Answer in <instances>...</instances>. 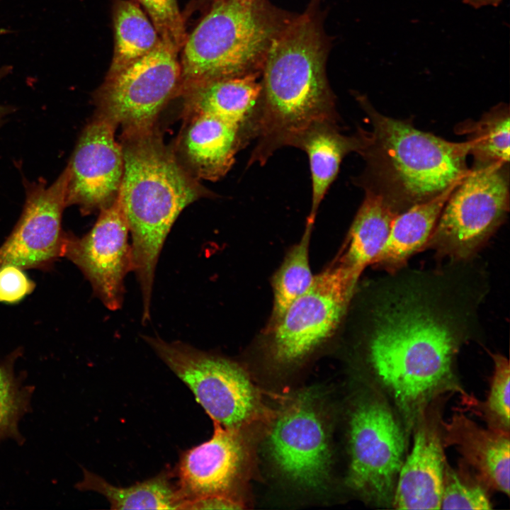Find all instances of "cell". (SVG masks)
<instances>
[{
  "mask_svg": "<svg viewBox=\"0 0 510 510\" xmlns=\"http://www.w3.org/2000/svg\"><path fill=\"white\" fill-rule=\"evenodd\" d=\"M144 8L161 40L179 52L186 40L177 0H137Z\"/></svg>",
  "mask_w": 510,
  "mask_h": 510,
  "instance_id": "obj_30",
  "label": "cell"
},
{
  "mask_svg": "<svg viewBox=\"0 0 510 510\" xmlns=\"http://www.w3.org/2000/svg\"><path fill=\"white\" fill-rule=\"evenodd\" d=\"M389 300L373 314L366 357L409 431L436 397L457 387L453 366L461 334L454 316L419 293Z\"/></svg>",
  "mask_w": 510,
  "mask_h": 510,
  "instance_id": "obj_1",
  "label": "cell"
},
{
  "mask_svg": "<svg viewBox=\"0 0 510 510\" xmlns=\"http://www.w3.org/2000/svg\"><path fill=\"white\" fill-rule=\"evenodd\" d=\"M372 131L364 132L358 153L366 168L355 182L382 194L399 212L439 195L468 172L470 143L452 142L416 129L408 122L378 112L368 98L356 94Z\"/></svg>",
  "mask_w": 510,
  "mask_h": 510,
  "instance_id": "obj_4",
  "label": "cell"
},
{
  "mask_svg": "<svg viewBox=\"0 0 510 510\" xmlns=\"http://www.w3.org/2000/svg\"><path fill=\"white\" fill-rule=\"evenodd\" d=\"M174 148L177 159L196 179L215 181L232 168L237 153L252 139L237 125L219 117L184 114Z\"/></svg>",
  "mask_w": 510,
  "mask_h": 510,
  "instance_id": "obj_17",
  "label": "cell"
},
{
  "mask_svg": "<svg viewBox=\"0 0 510 510\" xmlns=\"http://www.w3.org/2000/svg\"><path fill=\"white\" fill-rule=\"evenodd\" d=\"M18 351L0 364V441L13 438L23 442L18 425L30 409L33 387L24 383L14 371Z\"/></svg>",
  "mask_w": 510,
  "mask_h": 510,
  "instance_id": "obj_27",
  "label": "cell"
},
{
  "mask_svg": "<svg viewBox=\"0 0 510 510\" xmlns=\"http://www.w3.org/2000/svg\"><path fill=\"white\" fill-rule=\"evenodd\" d=\"M323 415L307 394L292 398L280 411L268 439L270 457L290 482L317 489L327 482L330 437Z\"/></svg>",
  "mask_w": 510,
  "mask_h": 510,
  "instance_id": "obj_11",
  "label": "cell"
},
{
  "mask_svg": "<svg viewBox=\"0 0 510 510\" xmlns=\"http://www.w3.org/2000/svg\"><path fill=\"white\" fill-rule=\"evenodd\" d=\"M219 1V0H199L198 6L202 8L206 11L208 8L214 2Z\"/></svg>",
  "mask_w": 510,
  "mask_h": 510,
  "instance_id": "obj_35",
  "label": "cell"
},
{
  "mask_svg": "<svg viewBox=\"0 0 510 510\" xmlns=\"http://www.w3.org/2000/svg\"><path fill=\"white\" fill-rule=\"evenodd\" d=\"M181 84L178 52L161 40L142 58L106 76L93 96L96 113L120 126L122 133L151 128L170 100L179 96Z\"/></svg>",
  "mask_w": 510,
  "mask_h": 510,
  "instance_id": "obj_9",
  "label": "cell"
},
{
  "mask_svg": "<svg viewBox=\"0 0 510 510\" xmlns=\"http://www.w3.org/2000/svg\"><path fill=\"white\" fill-rule=\"evenodd\" d=\"M458 183L397 214L385 245L370 266L395 272L414 254L424 249L444 205Z\"/></svg>",
  "mask_w": 510,
  "mask_h": 510,
  "instance_id": "obj_22",
  "label": "cell"
},
{
  "mask_svg": "<svg viewBox=\"0 0 510 510\" xmlns=\"http://www.w3.org/2000/svg\"><path fill=\"white\" fill-rule=\"evenodd\" d=\"M119 191L132 242V272L140 285L143 322L150 319L154 274L165 239L182 210L211 193L181 164L159 131L122 133Z\"/></svg>",
  "mask_w": 510,
  "mask_h": 510,
  "instance_id": "obj_3",
  "label": "cell"
},
{
  "mask_svg": "<svg viewBox=\"0 0 510 510\" xmlns=\"http://www.w3.org/2000/svg\"><path fill=\"white\" fill-rule=\"evenodd\" d=\"M242 508V504L232 497L214 496L193 502L188 509H239Z\"/></svg>",
  "mask_w": 510,
  "mask_h": 510,
  "instance_id": "obj_32",
  "label": "cell"
},
{
  "mask_svg": "<svg viewBox=\"0 0 510 510\" xmlns=\"http://www.w3.org/2000/svg\"><path fill=\"white\" fill-rule=\"evenodd\" d=\"M313 227L306 222L301 239L290 249L273 277V304L268 324L276 321L312 284L314 276L309 263V246Z\"/></svg>",
  "mask_w": 510,
  "mask_h": 510,
  "instance_id": "obj_25",
  "label": "cell"
},
{
  "mask_svg": "<svg viewBox=\"0 0 510 510\" xmlns=\"http://www.w3.org/2000/svg\"><path fill=\"white\" fill-rule=\"evenodd\" d=\"M362 205L336 261L360 277L386 242L392 221L400 213L380 193L366 189Z\"/></svg>",
  "mask_w": 510,
  "mask_h": 510,
  "instance_id": "obj_21",
  "label": "cell"
},
{
  "mask_svg": "<svg viewBox=\"0 0 510 510\" xmlns=\"http://www.w3.org/2000/svg\"><path fill=\"white\" fill-rule=\"evenodd\" d=\"M484 487L462 464L455 470L446 461L443 473L441 509H491L492 503Z\"/></svg>",
  "mask_w": 510,
  "mask_h": 510,
  "instance_id": "obj_28",
  "label": "cell"
},
{
  "mask_svg": "<svg viewBox=\"0 0 510 510\" xmlns=\"http://www.w3.org/2000/svg\"><path fill=\"white\" fill-rule=\"evenodd\" d=\"M205 11L181 49L180 92L200 82L261 74L273 38L294 15L269 0H219Z\"/></svg>",
  "mask_w": 510,
  "mask_h": 510,
  "instance_id": "obj_5",
  "label": "cell"
},
{
  "mask_svg": "<svg viewBox=\"0 0 510 510\" xmlns=\"http://www.w3.org/2000/svg\"><path fill=\"white\" fill-rule=\"evenodd\" d=\"M359 276L334 261L283 314L268 324L266 351L279 366H295L326 341L341 323Z\"/></svg>",
  "mask_w": 510,
  "mask_h": 510,
  "instance_id": "obj_6",
  "label": "cell"
},
{
  "mask_svg": "<svg viewBox=\"0 0 510 510\" xmlns=\"http://www.w3.org/2000/svg\"><path fill=\"white\" fill-rule=\"evenodd\" d=\"M509 113L497 107L479 121L460 129L469 134L470 151L477 162L506 164L509 160Z\"/></svg>",
  "mask_w": 510,
  "mask_h": 510,
  "instance_id": "obj_26",
  "label": "cell"
},
{
  "mask_svg": "<svg viewBox=\"0 0 510 510\" xmlns=\"http://www.w3.org/2000/svg\"><path fill=\"white\" fill-rule=\"evenodd\" d=\"M114 50L106 75L120 72L151 52L161 38L139 4L116 0L113 7Z\"/></svg>",
  "mask_w": 510,
  "mask_h": 510,
  "instance_id": "obj_24",
  "label": "cell"
},
{
  "mask_svg": "<svg viewBox=\"0 0 510 510\" xmlns=\"http://www.w3.org/2000/svg\"><path fill=\"white\" fill-rule=\"evenodd\" d=\"M443 446H454L463 465L488 489L509 495V431L484 429L462 413L441 419Z\"/></svg>",
  "mask_w": 510,
  "mask_h": 510,
  "instance_id": "obj_18",
  "label": "cell"
},
{
  "mask_svg": "<svg viewBox=\"0 0 510 510\" xmlns=\"http://www.w3.org/2000/svg\"><path fill=\"white\" fill-rule=\"evenodd\" d=\"M5 74V72L0 71V79ZM13 110V108L11 106L0 105V126L4 121L6 117L10 114Z\"/></svg>",
  "mask_w": 510,
  "mask_h": 510,
  "instance_id": "obj_34",
  "label": "cell"
},
{
  "mask_svg": "<svg viewBox=\"0 0 510 510\" xmlns=\"http://www.w3.org/2000/svg\"><path fill=\"white\" fill-rule=\"evenodd\" d=\"M434 400L414 425L413 447L402 463L392 500L397 509H441L446 460L441 413Z\"/></svg>",
  "mask_w": 510,
  "mask_h": 510,
  "instance_id": "obj_16",
  "label": "cell"
},
{
  "mask_svg": "<svg viewBox=\"0 0 510 510\" xmlns=\"http://www.w3.org/2000/svg\"><path fill=\"white\" fill-rule=\"evenodd\" d=\"M260 74L200 82L183 89L184 114L202 113L234 123L254 140L259 118Z\"/></svg>",
  "mask_w": 510,
  "mask_h": 510,
  "instance_id": "obj_19",
  "label": "cell"
},
{
  "mask_svg": "<svg viewBox=\"0 0 510 510\" xmlns=\"http://www.w3.org/2000/svg\"><path fill=\"white\" fill-rule=\"evenodd\" d=\"M66 166L51 184L39 178L24 181L26 200L11 234L0 246V268H50L63 257L67 232L62 226L67 204Z\"/></svg>",
  "mask_w": 510,
  "mask_h": 510,
  "instance_id": "obj_12",
  "label": "cell"
},
{
  "mask_svg": "<svg viewBox=\"0 0 510 510\" xmlns=\"http://www.w3.org/2000/svg\"><path fill=\"white\" fill-rule=\"evenodd\" d=\"M142 338L188 387L214 424L238 431L258 415L257 392L238 364L181 341L157 336Z\"/></svg>",
  "mask_w": 510,
  "mask_h": 510,
  "instance_id": "obj_7",
  "label": "cell"
},
{
  "mask_svg": "<svg viewBox=\"0 0 510 510\" xmlns=\"http://www.w3.org/2000/svg\"><path fill=\"white\" fill-rule=\"evenodd\" d=\"M129 228L120 197L99 211L96 222L78 237L67 232L63 257L90 283L96 296L110 310L123 305L125 278L132 271Z\"/></svg>",
  "mask_w": 510,
  "mask_h": 510,
  "instance_id": "obj_13",
  "label": "cell"
},
{
  "mask_svg": "<svg viewBox=\"0 0 510 510\" xmlns=\"http://www.w3.org/2000/svg\"><path fill=\"white\" fill-rule=\"evenodd\" d=\"M404 448V431L385 401L361 400L349 421L348 485L374 504H392Z\"/></svg>",
  "mask_w": 510,
  "mask_h": 510,
  "instance_id": "obj_10",
  "label": "cell"
},
{
  "mask_svg": "<svg viewBox=\"0 0 510 510\" xmlns=\"http://www.w3.org/2000/svg\"><path fill=\"white\" fill-rule=\"evenodd\" d=\"M338 123L319 122L306 130L293 147L303 150L308 157L312 181L311 208L307 222L314 223L326 193L335 180L343 159L358 152L364 143V130L353 135H343Z\"/></svg>",
  "mask_w": 510,
  "mask_h": 510,
  "instance_id": "obj_20",
  "label": "cell"
},
{
  "mask_svg": "<svg viewBox=\"0 0 510 510\" xmlns=\"http://www.w3.org/2000/svg\"><path fill=\"white\" fill-rule=\"evenodd\" d=\"M116 125L95 114L85 126L67 165V204L87 215L118 197L123 174V154L115 140Z\"/></svg>",
  "mask_w": 510,
  "mask_h": 510,
  "instance_id": "obj_14",
  "label": "cell"
},
{
  "mask_svg": "<svg viewBox=\"0 0 510 510\" xmlns=\"http://www.w3.org/2000/svg\"><path fill=\"white\" fill-rule=\"evenodd\" d=\"M463 2L475 8L487 6H498L503 0H463Z\"/></svg>",
  "mask_w": 510,
  "mask_h": 510,
  "instance_id": "obj_33",
  "label": "cell"
},
{
  "mask_svg": "<svg viewBox=\"0 0 510 510\" xmlns=\"http://www.w3.org/2000/svg\"><path fill=\"white\" fill-rule=\"evenodd\" d=\"M321 0H310L273 38L261 72L256 144L247 162L264 165L284 147H293L312 125L339 122L326 72L330 40Z\"/></svg>",
  "mask_w": 510,
  "mask_h": 510,
  "instance_id": "obj_2",
  "label": "cell"
},
{
  "mask_svg": "<svg viewBox=\"0 0 510 510\" xmlns=\"http://www.w3.org/2000/svg\"><path fill=\"white\" fill-rule=\"evenodd\" d=\"M76 484L81 491H94L104 496L113 509H183L173 470L129 487L111 484L99 475L83 470Z\"/></svg>",
  "mask_w": 510,
  "mask_h": 510,
  "instance_id": "obj_23",
  "label": "cell"
},
{
  "mask_svg": "<svg viewBox=\"0 0 510 510\" xmlns=\"http://www.w3.org/2000/svg\"><path fill=\"white\" fill-rule=\"evenodd\" d=\"M214 424L212 437L184 451L173 470L183 509L210 497H232L242 477L246 451L238 431Z\"/></svg>",
  "mask_w": 510,
  "mask_h": 510,
  "instance_id": "obj_15",
  "label": "cell"
},
{
  "mask_svg": "<svg viewBox=\"0 0 510 510\" xmlns=\"http://www.w3.org/2000/svg\"><path fill=\"white\" fill-rule=\"evenodd\" d=\"M505 164L476 162L450 193L426 248L461 260L482 247L509 210Z\"/></svg>",
  "mask_w": 510,
  "mask_h": 510,
  "instance_id": "obj_8",
  "label": "cell"
},
{
  "mask_svg": "<svg viewBox=\"0 0 510 510\" xmlns=\"http://www.w3.org/2000/svg\"><path fill=\"white\" fill-rule=\"evenodd\" d=\"M35 288V283L23 269L14 266L0 268V302L16 303L32 293Z\"/></svg>",
  "mask_w": 510,
  "mask_h": 510,
  "instance_id": "obj_31",
  "label": "cell"
},
{
  "mask_svg": "<svg viewBox=\"0 0 510 510\" xmlns=\"http://www.w3.org/2000/svg\"><path fill=\"white\" fill-rule=\"evenodd\" d=\"M494 374L487 399L477 405V413L489 427L509 431L510 368L509 360L501 354H492Z\"/></svg>",
  "mask_w": 510,
  "mask_h": 510,
  "instance_id": "obj_29",
  "label": "cell"
}]
</instances>
